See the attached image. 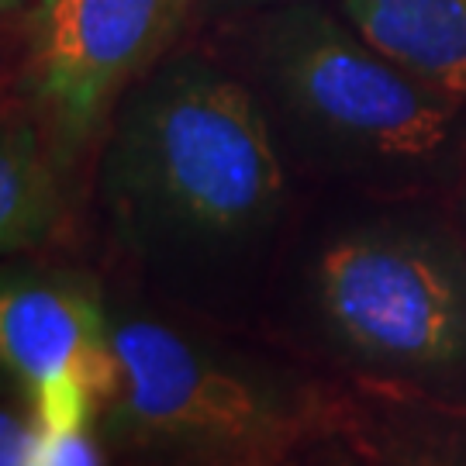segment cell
Returning <instances> with one entry per match:
<instances>
[{"label": "cell", "mask_w": 466, "mask_h": 466, "mask_svg": "<svg viewBox=\"0 0 466 466\" xmlns=\"http://www.w3.org/2000/svg\"><path fill=\"white\" fill-rule=\"evenodd\" d=\"M104 167L128 221L198 242L259 232L283 198L256 100L204 63H177L128 100Z\"/></svg>", "instance_id": "6da1fadb"}, {"label": "cell", "mask_w": 466, "mask_h": 466, "mask_svg": "<svg viewBox=\"0 0 466 466\" xmlns=\"http://www.w3.org/2000/svg\"><path fill=\"white\" fill-rule=\"evenodd\" d=\"M315 304L360 360L404 373L466 367V259L411 228H360L318 256Z\"/></svg>", "instance_id": "7a4b0ae2"}, {"label": "cell", "mask_w": 466, "mask_h": 466, "mask_svg": "<svg viewBox=\"0 0 466 466\" xmlns=\"http://www.w3.org/2000/svg\"><path fill=\"white\" fill-rule=\"evenodd\" d=\"M263 56L283 104L342 149L418 163L450 142L460 100L415 80L325 11L290 7L277 15Z\"/></svg>", "instance_id": "3957f363"}, {"label": "cell", "mask_w": 466, "mask_h": 466, "mask_svg": "<svg viewBox=\"0 0 466 466\" xmlns=\"http://www.w3.org/2000/svg\"><path fill=\"white\" fill-rule=\"evenodd\" d=\"M121 383L111 400L117 432L221 452L280 450L298 425L294 404L252 373L198 350L149 318L115 325Z\"/></svg>", "instance_id": "277c9868"}, {"label": "cell", "mask_w": 466, "mask_h": 466, "mask_svg": "<svg viewBox=\"0 0 466 466\" xmlns=\"http://www.w3.org/2000/svg\"><path fill=\"white\" fill-rule=\"evenodd\" d=\"M194 0H35L21 42V94L63 159L159 59Z\"/></svg>", "instance_id": "5b68a950"}, {"label": "cell", "mask_w": 466, "mask_h": 466, "mask_svg": "<svg viewBox=\"0 0 466 466\" xmlns=\"http://www.w3.org/2000/svg\"><path fill=\"white\" fill-rule=\"evenodd\" d=\"M0 356L46 432H80L97 400H115L121 367L115 325L97 290L76 277H7Z\"/></svg>", "instance_id": "8992f818"}, {"label": "cell", "mask_w": 466, "mask_h": 466, "mask_svg": "<svg viewBox=\"0 0 466 466\" xmlns=\"http://www.w3.org/2000/svg\"><path fill=\"white\" fill-rule=\"evenodd\" d=\"M342 11L390 63L466 100V0H342Z\"/></svg>", "instance_id": "52a82bcc"}, {"label": "cell", "mask_w": 466, "mask_h": 466, "mask_svg": "<svg viewBox=\"0 0 466 466\" xmlns=\"http://www.w3.org/2000/svg\"><path fill=\"white\" fill-rule=\"evenodd\" d=\"M59 225V187L32 121H7L0 142V246L25 252Z\"/></svg>", "instance_id": "ba28073f"}, {"label": "cell", "mask_w": 466, "mask_h": 466, "mask_svg": "<svg viewBox=\"0 0 466 466\" xmlns=\"http://www.w3.org/2000/svg\"><path fill=\"white\" fill-rule=\"evenodd\" d=\"M0 466H46V460H42V425L35 418H21L4 411Z\"/></svg>", "instance_id": "9c48e42d"}, {"label": "cell", "mask_w": 466, "mask_h": 466, "mask_svg": "<svg viewBox=\"0 0 466 466\" xmlns=\"http://www.w3.org/2000/svg\"><path fill=\"white\" fill-rule=\"evenodd\" d=\"M42 460L46 466H100V452L86 429L80 432H46L42 429Z\"/></svg>", "instance_id": "30bf717a"}, {"label": "cell", "mask_w": 466, "mask_h": 466, "mask_svg": "<svg viewBox=\"0 0 466 466\" xmlns=\"http://www.w3.org/2000/svg\"><path fill=\"white\" fill-rule=\"evenodd\" d=\"M280 450H249V452H221L211 456L208 466H277Z\"/></svg>", "instance_id": "8fae6325"}, {"label": "cell", "mask_w": 466, "mask_h": 466, "mask_svg": "<svg viewBox=\"0 0 466 466\" xmlns=\"http://www.w3.org/2000/svg\"><path fill=\"white\" fill-rule=\"evenodd\" d=\"M408 466H466V460H450V456H432V452H425V456H415Z\"/></svg>", "instance_id": "7c38bea8"}, {"label": "cell", "mask_w": 466, "mask_h": 466, "mask_svg": "<svg viewBox=\"0 0 466 466\" xmlns=\"http://www.w3.org/2000/svg\"><path fill=\"white\" fill-rule=\"evenodd\" d=\"M228 4H273V0H228ZM290 4H298V0H290Z\"/></svg>", "instance_id": "4fadbf2b"}, {"label": "cell", "mask_w": 466, "mask_h": 466, "mask_svg": "<svg viewBox=\"0 0 466 466\" xmlns=\"http://www.w3.org/2000/svg\"><path fill=\"white\" fill-rule=\"evenodd\" d=\"M17 4H25V0H4V11H11V7H17Z\"/></svg>", "instance_id": "5bb4252c"}, {"label": "cell", "mask_w": 466, "mask_h": 466, "mask_svg": "<svg viewBox=\"0 0 466 466\" xmlns=\"http://www.w3.org/2000/svg\"><path fill=\"white\" fill-rule=\"evenodd\" d=\"M342 466H356V463H342Z\"/></svg>", "instance_id": "9a60e30c"}]
</instances>
